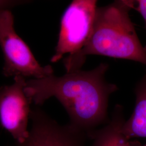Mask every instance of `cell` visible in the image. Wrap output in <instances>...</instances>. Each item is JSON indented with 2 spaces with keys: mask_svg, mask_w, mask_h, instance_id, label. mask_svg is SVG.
Segmentation results:
<instances>
[{
  "mask_svg": "<svg viewBox=\"0 0 146 146\" xmlns=\"http://www.w3.org/2000/svg\"><path fill=\"white\" fill-rule=\"evenodd\" d=\"M98 0H73L62 16L55 53L56 62L64 55L73 56L80 51L91 35Z\"/></svg>",
  "mask_w": 146,
  "mask_h": 146,
  "instance_id": "cell-4",
  "label": "cell"
},
{
  "mask_svg": "<svg viewBox=\"0 0 146 146\" xmlns=\"http://www.w3.org/2000/svg\"><path fill=\"white\" fill-rule=\"evenodd\" d=\"M28 0H0V11L9 8L17 5L25 3Z\"/></svg>",
  "mask_w": 146,
  "mask_h": 146,
  "instance_id": "cell-10",
  "label": "cell"
},
{
  "mask_svg": "<svg viewBox=\"0 0 146 146\" xmlns=\"http://www.w3.org/2000/svg\"><path fill=\"white\" fill-rule=\"evenodd\" d=\"M28 137L17 146H86L87 134L70 125H60L36 106L31 108Z\"/></svg>",
  "mask_w": 146,
  "mask_h": 146,
  "instance_id": "cell-6",
  "label": "cell"
},
{
  "mask_svg": "<svg viewBox=\"0 0 146 146\" xmlns=\"http://www.w3.org/2000/svg\"><path fill=\"white\" fill-rule=\"evenodd\" d=\"M131 146H146V143L144 145H140L139 143H136L135 142H131Z\"/></svg>",
  "mask_w": 146,
  "mask_h": 146,
  "instance_id": "cell-11",
  "label": "cell"
},
{
  "mask_svg": "<svg viewBox=\"0 0 146 146\" xmlns=\"http://www.w3.org/2000/svg\"><path fill=\"white\" fill-rule=\"evenodd\" d=\"M14 17L9 9L0 11V46L4 56L3 74L41 78L54 74L51 66H42L30 48L14 29Z\"/></svg>",
  "mask_w": 146,
  "mask_h": 146,
  "instance_id": "cell-3",
  "label": "cell"
},
{
  "mask_svg": "<svg viewBox=\"0 0 146 146\" xmlns=\"http://www.w3.org/2000/svg\"><path fill=\"white\" fill-rule=\"evenodd\" d=\"M125 121L122 106L116 104L109 121L88 135L93 141L91 146H131L122 132Z\"/></svg>",
  "mask_w": 146,
  "mask_h": 146,
  "instance_id": "cell-7",
  "label": "cell"
},
{
  "mask_svg": "<svg viewBox=\"0 0 146 146\" xmlns=\"http://www.w3.org/2000/svg\"><path fill=\"white\" fill-rule=\"evenodd\" d=\"M26 84L25 78L17 76L13 84L0 88V123L17 144L23 143L29 134L28 127L33 102L26 92Z\"/></svg>",
  "mask_w": 146,
  "mask_h": 146,
  "instance_id": "cell-5",
  "label": "cell"
},
{
  "mask_svg": "<svg viewBox=\"0 0 146 146\" xmlns=\"http://www.w3.org/2000/svg\"><path fill=\"white\" fill-rule=\"evenodd\" d=\"M129 8L120 0L98 8L91 35L82 49L63 60L66 72L81 69L89 55L126 59L146 66V52L129 15Z\"/></svg>",
  "mask_w": 146,
  "mask_h": 146,
  "instance_id": "cell-2",
  "label": "cell"
},
{
  "mask_svg": "<svg viewBox=\"0 0 146 146\" xmlns=\"http://www.w3.org/2000/svg\"><path fill=\"white\" fill-rule=\"evenodd\" d=\"M129 9H133L141 14L146 28V0H120ZM146 52V45L144 47Z\"/></svg>",
  "mask_w": 146,
  "mask_h": 146,
  "instance_id": "cell-9",
  "label": "cell"
},
{
  "mask_svg": "<svg viewBox=\"0 0 146 146\" xmlns=\"http://www.w3.org/2000/svg\"><path fill=\"white\" fill-rule=\"evenodd\" d=\"M109 66L101 63L90 70L78 69L56 76L27 80L25 90L35 106L55 97L67 112L69 123L88 135L110 120V96L118 90L105 78Z\"/></svg>",
  "mask_w": 146,
  "mask_h": 146,
  "instance_id": "cell-1",
  "label": "cell"
},
{
  "mask_svg": "<svg viewBox=\"0 0 146 146\" xmlns=\"http://www.w3.org/2000/svg\"><path fill=\"white\" fill-rule=\"evenodd\" d=\"M134 93V110L122 126V132L128 140L134 137L146 138V74L136 84Z\"/></svg>",
  "mask_w": 146,
  "mask_h": 146,
  "instance_id": "cell-8",
  "label": "cell"
}]
</instances>
